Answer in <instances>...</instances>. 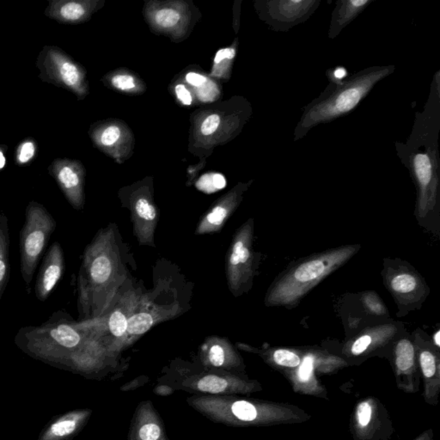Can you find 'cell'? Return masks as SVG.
<instances>
[{"instance_id":"cell-14","label":"cell","mask_w":440,"mask_h":440,"mask_svg":"<svg viewBox=\"0 0 440 440\" xmlns=\"http://www.w3.org/2000/svg\"><path fill=\"white\" fill-rule=\"evenodd\" d=\"M243 239L237 240L232 249V256L230 257V263L233 267H242L246 268L247 274L252 275L253 271V254L250 248V240L252 237V228L248 227L243 233Z\"/></svg>"},{"instance_id":"cell-40","label":"cell","mask_w":440,"mask_h":440,"mask_svg":"<svg viewBox=\"0 0 440 440\" xmlns=\"http://www.w3.org/2000/svg\"><path fill=\"white\" fill-rule=\"evenodd\" d=\"M236 51L234 48H225V50H221L218 52L215 55L214 62L215 64H219V63L223 61V59H232L235 57Z\"/></svg>"},{"instance_id":"cell-26","label":"cell","mask_w":440,"mask_h":440,"mask_svg":"<svg viewBox=\"0 0 440 440\" xmlns=\"http://www.w3.org/2000/svg\"><path fill=\"white\" fill-rule=\"evenodd\" d=\"M109 326L111 333L120 337L128 330V320L121 312H115L110 317Z\"/></svg>"},{"instance_id":"cell-5","label":"cell","mask_w":440,"mask_h":440,"mask_svg":"<svg viewBox=\"0 0 440 440\" xmlns=\"http://www.w3.org/2000/svg\"><path fill=\"white\" fill-rule=\"evenodd\" d=\"M57 226L55 219L43 204L30 201L26 221L20 232V270L27 286L32 282L41 256Z\"/></svg>"},{"instance_id":"cell-10","label":"cell","mask_w":440,"mask_h":440,"mask_svg":"<svg viewBox=\"0 0 440 440\" xmlns=\"http://www.w3.org/2000/svg\"><path fill=\"white\" fill-rule=\"evenodd\" d=\"M65 270L64 251L59 242L50 247L37 278L34 292L41 302L46 301L62 278Z\"/></svg>"},{"instance_id":"cell-11","label":"cell","mask_w":440,"mask_h":440,"mask_svg":"<svg viewBox=\"0 0 440 440\" xmlns=\"http://www.w3.org/2000/svg\"><path fill=\"white\" fill-rule=\"evenodd\" d=\"M374 0H338L332 12L328 37L333 40L346 27L361 15Z\"/></svg>"},{"instance_id":"cell-23","label":"cell","mask_w":440,"mask_h":440,"mask_svg":"<svg viewBox=\"0 0 440 440\" xmlns=\"http://www.w3.org/2000/svg\"><path fill=\"white\" fill-rule=\"evenodd\" d=\"M227 381L226 379L219 378L217 376H207L198 383V389L204 392L220 393L226 390Z\"/></svg>"},{"instance_id":"cell-41","label":"cell","mask_w":440,"mask_h":440,"mask_svg":"<svg viewBox=\"0 0 440 440\" xmlns=\"http://www.w3.org/2000/svg\"><path fill=\"white\" fill-rule=\"evenodd\" d=\"M6 150L7 148L6 146L0 145V170L6 166V159L5 152H6Z\"/></svg>"},{"instance_id":"cell-20","label":"cell","mask_w":440,"mask_h":440,"mask_svg":"<svg viewBox=\"0 0 440 440\" xmlns=\"http://www.w3.org/2000/svg\"><path fill=\"white\" fill-rule=\"evenodd\" d=\"M153 319L148 313H139L128 320V331L131 334H141L151 329Z\"/></svg>"},{"instance_id":"cell-38","label":"cell","mask_w":440,"mask_h":440,"mask_svg":"<svg viewBox=\"0 0 440 440\" xmlns=\"http://www.w3.org/2000/svg\"><path fill=\"white\" fill-rule=\"evenodd\" d=\"M176 93L178 99L185 106H190L192 103V96L184 85H177L176 86Z\"/></svg>"},{"instance_id":"cell-9","label":"cell","mask_w":440,"mask_h":440,"mask_svg":"<svg viewBox=\"0 0 440 440\" xmlns=\"http://www.w3.org/2000/svg\"><path fill=\"white\" fill-rule=\"evenodd\" d=\"M48 170L69 203L74 208H81L83 201L81 165L68 159H55Z\"/></svg>"},{"instance_id":"cell-7","label":"cell","mask_w":440,"mask_h":440,"mask_svg":"<svg viewBox=\"0 0 440 440\" xmlns=\"http://www.w3.org/2000/svg\"><path fill=\"white\" fill-rule=\"evenodd\" d=\"M321 0H271L261 3L265 22L278 32L305 23L319 9Z\"/></svg>"},{"instance_id":"cell-17","label":"cell","mask_w":440,"mask_h":440,"mask_svg":"<svg viewBox=\"0 0 440 440\" xmlns=\"http://www.w3.org/2000/svg\"><path fill=\"white\" fill-rule=\"evenodd\" d=\"M422 341L425 345V348H419V359H420L421 366L422 372H423L425 377L427 378H432L435 374L436 372V356L434 354V350L429 348L430 346V341L428 334H426L423 330L421 332ZM415 346V345H414Z\"/></svg>"},{"instance_id":"cell-37","label":"cell","mask_w":440,"mask_h":440,"mask_svg":"<svg viewBox=\"0 0 440 440\" xmlns=\"http://www.w3.org/2000/svg\"><path fill=\"white\" fill-rule=\"evenodd\" d=\"M226 217V210L222 207H218L214 209V211L209 214L208 220L212 225L219 226L223 221Z\"/></svg>"},{"instance_id":"cell-28","label":"cell","mask_w":440,"mask_h":440,"mask_svg":"<svg viewBox=\"0 0 440 440\" xmlns=\"http://www.w3.org/2000/svg\"><path fill=\"white\" fill-rule=\"evenodd\" d=\"M136 212L139 217L146 220H153L156 218V210L152 204L146 199H139L136 204Z\"/></svg>"},{"instance_id":"cell-36","label":"cell","mask_w":440,"mask_h":440,"mask_svg":"<svg viewBox=\"0 0 440 440\" xmlns=\"http://www.w3.org/2000/svg\"><path fill=\"white\" fill-rule=\"evenodd\" d=\"M372 410L368 403H363L359 405L358 408V417L359 424L366 426L371 420Z\"/></svg>"},{"instance_id":"cell-35","label":"cell","mask_w":440,"mask_h":440,"mask_svg":"<svg viewBox=\"0 0 440 440\" xmlns=\"http://www.w3.org/2000/svg\"><path fill=\"white\" fill-rule=\"evenodd\" d=\"M209 359L212 366H221L225 362V352L219 345H215L209 352Z\"/></svg>"},{"instance_id":"cell-19","label":"cell","mask_w":440,"mask_h":440,"mask_svg":"<svg viewBox=\"0 0 440 440\" xmlns=\"http://www.w3.org/2000/svg\"><path fill=\"white\" fill-rule=\"evenodd\" d=\"M37 152V141L32 138L23 139L17 146L16 162L19 166L28 165L32 161Z\"/></svg>"},{"instance_id":"cell-31","label":"cell","mask_w":440,"mask_h":440,"mask_svg":"<svg viewBox=\"0 0 440 440\" xmlns=\"http://www.w3.org/2000/svg\"><path fill=\"white\" fill-rule=\"evenodd\" d=\"M161 434V430L156 424H146L139 430V437L142 440H158Z\"/></svg>"},{"instance_id":"cell-33","label":"cell","mask_w":440,"mask_h":440,"mask_svg":"<svg viewBox=\"0 0 440 440\" xmlns=\"http://www.w3.org/2000/svg\"><path fill=\"white\" fill-rule=\"evenodd\" d=\"M220 124V118L218 114H211L206 119L201 125L202 134L208 136L214 134L217 130Z\"/></svg>"},{"instance_id":"cell-22","label":"cell","mask_w":440,"mask_h":440,"mask_svg":"<svg viewBox=\"0 0 440 440\" xmlns=\"http://www.w3.org/2000/svg\"><path fill=\"white\" fill-rule=\"evenodd\" d=\"M276 364L286 368H297L301 363L299 356L289 349H277L273 354Z\"/></svg>"},{"instance_id":"cell-2","label":"cell","mask_w":440,"mask_h":440,"mask_svg":"<svg viewBox=\"0 0 440 440\" xmlns=\"http://www.w3.org/2000/svg\"><path fill=\"white\" fill-rule=\"evenodd\" d=\"M394 66H375L361 70L341 85L329 83L319 97L303 107L294 130V141L305 138L312 128L331 121L357 109L379 83L392 74Z\"/></svg>"},{"instance_id":"cell-24","label":"cell","mask_w":440,"mask_h":440,"mask_svg":"<svg viewBox=\"0 0 440 440\" xmlns=\"http://www.w3.org/2000/svg\"><path fill=\"white\" fill-rule=\"evenodd\" d=\"M233 414L240 420L251 421L257 417V410L252 404L246 401H239L232 405Z\"/></svg>"},{"instance_id":"cell-34","label":"cell","mask_w":440,"mask_h":440,"mask_svg":"<svg viewBox=\"0 0 440 440\" xmlns=\"http://www.w3.org/2000/svg\"><path fill=\"white\" fill-rule=\"evenodd\" d=\"M314 357L313 355H307L303 359V364L300 366L299 376L300 380L303 382L308 381L310 376H312L313 370Z\"/></svg>"},{"instance_id":"cell-6","label":"cell","mask_w":440,"mask_h":440,"mask_svg":"<svg viewBox=\"0 0 440 440\" xmlns=\"http://www.w3.org/2000/svg\"><path fill=\"white\" fill-rule=\"evenodd\" d=\"M36 66L43 83L70 90L79 99L86 95L85 73L68 54L57 46L47 45L38 54Z\"/></svg>"},{"instance_id":"cell-39","label":"cell","mask_w":440,"mask_h":440,"mask_svg":"<svg viewBox=\"0 0 440 440\" xmlns=\"http://www.w3.org/2000/svg\"><path fill=\"white\" fill-rule=\"evenodd\" d=\"M186 80L191 86L199 87L203 85L207 81L206 77L199 74V73L190 72L186 76Z\"/></svg>"},{"instance_id":"cell-21","label":"cell","mask_w":440,"mask_h":440,"mask_svg":"<svg viewBox=\"0 0 440 440\" xmlns=\"http://www.w3.org/2000/svg\"><path fill=\"white\" fill-rule=\"evenodd\" d=\"M226 186V178L221 174H207L198 181L197 187L201 190L212 193V192L223 190Z\"/></svg>"},{"instance_id":"cell-13","label":"cell","mask_w":440,"mask_h":440,"mask_svg":"<svg viewBox=\"0 0 440 440\" xmlns=\"http://www.w3.org/2000/svg\"><path fill=\"white\" fill-rule=\"evenodd\" d=\"M10 278V232L6 215L0 214V301Z\"/></svg>"},{"instance_id":"cell-4","label":"cell","mask_w":440,"mask_h":440,"mask_svg":"<svg viewBox=\"0 0 440 440\" xmlns=\"http://www.w3.org/2000/svg\"><path fill=\"white\" fill-rule=\"evenodd\" d=\"M381 275L385 288L396 303L399 319L421 309L430 294V288L423 276L401 258H385Z\"/></svg>"},{"instance_id":"cell-3","label":"cell","mask_w":440,"mask_h":440,"mask_svg":"<svg viewBox=\"0 0 440 440\" xmlns=\"http://www.w3.org/2000/svg\"><path fill=\"white\" fill-rule=\"evenodd\" d=\"M361 248V244H347L293 261L272 283L265 299L266 306L295 308L321 281L350 261Z\"/></svg>"},{"instance_id":"cell-32","label":"cell","mask_w":440,"mask_h":440,"mask_svg":"<svg viewBox=\"0 0 440 440\" xmlns=\"http://www.w3.org/2000/svg\"><path fill=\"white\" fill-rule=\"evenodd\" d=\"M76 423L73 421H59L51 428L52 432L56 436H65L75 430Z\"/></svg>"},{"instance_id":"cell-29","label":"cell","mask_w":440,"mask_h":440,"mask_svg":"<svg viewBox=\"0 0 440 440\" xmlns=\"http://www.w3.org/2000/svg\"><path fill=\"white\" fill-rule=\"evenodd\" d=\"M112 86L120 90H129L135 88L134 77L127 74L114 76L112 79Z\"/></svg>"},{"instance_id":"cell-42","label":"cell","mask_w":440,"mask_h":440,"mask_svg":"<svg viewBox=\"0 0 440 440\" xmlns=\"http://www.w3.org/2000/svg\"><path fill=\"white\" fill-rule=\"evenodd\" d=\"M432 340H434V343L437 346L438 348L440 347V330L438 329L436 330L434 335H432Z\"/></svg>"},{"instance_id":"cell-16","label":"cell","mask_w":440,"mask_h":440,"mask_svg":"<svg viewBox=\"0 0 440 440\" xmlns=\"http://www.w3.org/2000/svg\"><path fill=\"white\" fill-rule=\"evenodd\" d=\"M396 365L401 372H407L413 368L415 358V346L412 334L404 332L394 342Z\"/></svg>"},{"instance_id":"cell-25","label":"cell","mask_w":440,"mask_h":440,"mask_svg":"<svg viewBox=\"0 0 440 440\" xmlns=\"http://www.w3.org/2000/svg\"><path fill=\"white\" fill-rule=\"evenodd\" d=\"M156 23L163 28H171L180 20V14L173 9H162L156 13Z\"/></svg>"},{"instance_id":"cell-15","label":"cell","mask_w":440,"mask_h":440,"mask_svg":"<svg viewBox=\"0 0 440 440\" xmlns=\"http://www.w3.org/2000/svg\"><path fill=\"white\" fill-rule=\"evenodd\" d=\"M359 301L366 315L371 317L375 323L391 320L390 312L385 303L375 291H365L359 293Z\"/></svg>"},{"instance_id":"cell-27","label":"cell","mask_w":440,"mask_h":440,"mask_svg":"<svg viewBox=\"0 0 440 440\" xmlns=\"http://www.w3.org/2000/svg\"><path fill=\"white\" fill-rule=\"evenodd\" d=\"M120 136L121 129L117 126H110L101 134L100 141L104 146H111L118 141Z\"/></svg>"},{"instance_id":"cell-8","label":"cell","mask_w":440,"mask_h":440,"mask_svg":"<svg viewBox=\"0 0 440 440\" xmlns=\"http://www.w3.org/2000/svg\"><path fill=\"white\" fill-rule=\"evenodd\" d=\"M17 338L32 341H47L59 347L71 349L81 341V335L56 312L47 323L39 327H26L21 329Z\"/></svg>"},{"instance_id":"cell-12","label":"cell","mask_w":440,"mask_h":440,"mask_svg":"<svg viewBox=\"0 0 440 440\" xmlns=\"http://www.w3.org/2000/svg\"><path fill=\"white\" fill-rule=\"evenodd\" d=\"M89 13V5L77 0H50L44 15L59 23L82 22Z\"/></svg>"},{"instance_id":"cell-30","label":"cell","mask_w":440,"mask_h":440,"mask_svg":"<svg viewBox=\"0 0 440 440\" xmlns=\"http://www.w3.org/2000/svg\"><path fill=\"white\" fill-rule=\"evenodd\" d=\"M326 76L329 79V83L341 85L348 79V72L343 66H337V68L328 70Z\"/></svg>"},{"instance_id":"cell-18","label":"cell","mask_w":440,"mask_h":440,"mask_svg":"<svg viewBox=\"0 0 440 440\" xmlns=\"http://www.w3.org/2000/svg\"><path fill=\"white\" fill-rule=\"evenodd\" d=\"M111 274V264L109 258L99 257L92 261L90 266V275L96 284H103L109 279Z\"/></svg>"},{"instance_id":"cell-1","label":"cell","mask_w":440,"mask_h":440,"mask_svg":"<svg viewBox=\"0 0 440 440\" xmlns=\"http://www.w3.org/2000/svg\"><path fill=\"white\" fill-rule=\"evenodd\" d=\"M440 71L432 79L424 109L415 114L406 143L396 142L398 158L417 190L414 216L418 225L440 237Z\"/></svg>"}]
</instances>
